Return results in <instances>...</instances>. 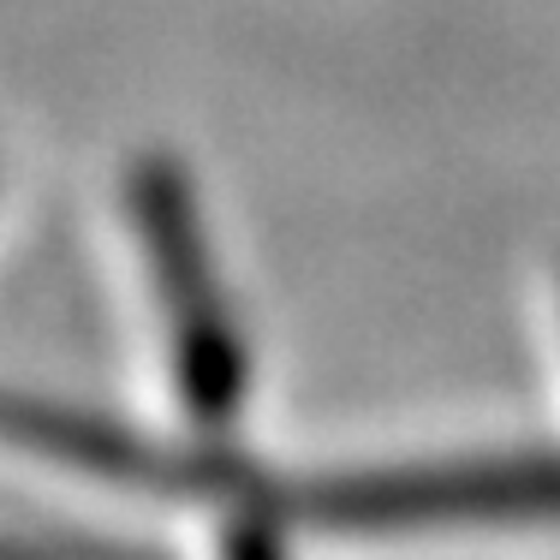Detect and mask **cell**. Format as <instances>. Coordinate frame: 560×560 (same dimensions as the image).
<instances>
[{"label":"cell","instance_id":"obj_1","mask_svg":"<svg viewBox=\"0 0 560 560\" xmlns=\"http://www.w3.org/2000/svg\"><path fill=\"white\" fill-rule=\"evenodd\" d=\"M12 560H31V555H24V549H12ZM43 560H66V555H48V549H43Z\"/></svg>","mask_w":560,"mask_h":560}]
</instances>
